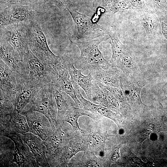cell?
<instances>
[{"label": "cell", "instance_id": "d6986e66", "mask_svg": "<svg viewBox=\"0 0 167 167\" xmlns=\"http://www.w3.org/2000/svg\"><path fill=\"white\" fill-rule=\"evenodd\" d=\"M89 112L84 109L76 108L73 106L67 113L63 118L65 121L69 123L75 130H80L78 120L79 117L82 115H88Z\"/></svg>", "mask_w": 167, "mask_h": 167}, {"label": "cell", "instance_id": "8fae6325", "mask_svg": "<svg viewBox=\"0 0 167 167\" xmlns=\"http://www.w3.org/2000/svg\"><path fill=\"white\" fill-rule=\"evenodd\" d=\"M52 83L55 87L68 95L76 105H80L81 103L76 95L68 70L61 61L53 66Z\"/></svg>", "mask_w": 167, "mask_h": 167}, {"label": "cell", "instance_id": "2e32d148", "mask_svg": "<svg viewBox=\"0 0 167 167\" xmlns=\"http://www.w3.org/2000/svg\"><path fill=\"white\" fill-rule=\"evenodd\" d=\"M40 88L32 89L27 87L24 84L16 95L14 104L15 109L21 113L26 106L32 101Z\"/></svg>", "mask_w": 167, "mask_h": 167}, {"label": "cell", "instance_id": "d4e9b609", "mask_svg": "<svg viewBox=\"0 0 167 167\" xmlns=\"http://www.w3.org/2000/svg\"><path fill=\"white\" fill-rule=\"evenodd\" d=\"M130 6L133 8L142 9L145 6L143 0H130Z\"/></svg>", "mask_w": 167, "mask_h": 167}, {"label": "cell", "instance_id": "83f0119b", "mask_svg": "<svg viewBox=\"0 0 167 167\" xmlns=\"http://www.w3.org/2000/svg\"><path fill=\"white\" fill-rule=\"evenodd\" d=\"M161 31L167 40V25L164 23H161Z\"/></svg>", "mask_w": 167, "mask_h": 167}, {"label": "cell", "instance_id": "603a6c76", "mask_svg": "<svg viewBox=\"0 0 167 167\" xmlns=\"http://www.w3.org/2000/svg\"><path fill=\"white\" fill-rule=\"evenodd\" d=\"M130 7L129 2L126 0L116 1L112 5L110 10L113 12L128 8Z\"/></svg>", "mask_w": 167, "mask_h": 167}, {"label": "cell", "instance_id": "4fadbf2b", "mask_svg": "<svg viewBox=\"0 0 167 167\" xmlns=\"http://www.w3.org/2000/svg\"><path fill=\"white\" fill-rule=\"evenodd\" d=\"M117 68L112 66L107 69L92 67L88 71L92 76L93 81L105 86L120 88V78L121 74Z\"/></svg>", "mask_w": 167, "mask_h": 167}, {"label": "cell", "instance_id": "277c9868", "mask_svg": "<svg viewBox=\"0 0 167 167\" xmlns=\"http://www.w3.org/2000/svg\"><path fill=\"white\" fill-rule=\"evenodd\" d=\"M54 87V84L51 83L41 87L32 101L21 112L36 111L43 114L49 120L55 131L58 125V110L53 94Z\"/></svg>", "mask_w": 167, "mask_h": 167}, {"label": "cell", "instance_id": "7c38bea8", "mask_svg": "<svg viewBox=\"0 0 167 167\" xmlns=\"http://www.w3.org/2000/svg\"><path fill=\"white\" fill-rule=\"evenodd\" d=\"M20 135L22 139L28 147L36 160L37 166H49L44 141L31 132Z\"/></svg>", "mask_w": 167, "mask_h": 167}, {"label": "cell", "instance_id": "484cf974", "mask_svg": "<svg viewBox=\"0 0 167 167\" xmlns=\"http://www.w3.org/2000/svg\"><path fill=\"white\" fill-rule=\"evenodd\" d=\"M154 2L156 6L163 12L167 10V2L166 0H154Z\"/></svg>", "mask_w": 167, "mask_h": 167}, {"label": "cell", "instance_id": "4316f807", "mask_svg": "<svg viewBox=\"0 0 167 167\" xmlns=\"http://www.w3.org/2000/svg\"><path fill=\"white\" fill-rule=\"evenodd\" d=\"M120 146L117 147L114 149L112 156V160L113 161H116L119 157V150Z\"/></svg>", "mask_w": 167, "mask_h": 167}, {"label": "cell", "instance_id": "cb8c5ba5", "mask_svg": "<svg viewBox=\"0 0 167 167\" xmlns=\"http://www.w3.org/2000/svg\"><path fill=\"white\" fill-rule=\"evenodd\" d=\"M24 0H0V9L10 5L21 3Z\"/></svg>", "mask_w": 167, "mask_h": 167}, {"label": "cell", "instance_id": "3957f363", "mask_svg": "<svg viewBox=\"0 0 167 167\" xmlns=\"http://www.w3.org/2000/svg\"><path fill=\"white\" fill-rule=\"evenodd\" d=\"M28 49L44 64L54 66L60 62V56L55 55L50 49L46 36L37 20L26 23Z\"/></svg>", "mask_w": 167, "mask_h": 167}, {"label": "cell", "instance_id": "5bb4252c", "mask_svg": "<svg viewBox=\"0 0 167 167\" xmlns=\"http://www.w3.org/2000/svg\"><path fill=\"white\" fill-rule=\"evenodd\" d=\"M0 41V60L13 71L20 74V68L22 59L19 54L8 43Z\"/></svg>", "mask_w": 167, "mask_h": 167}, {"label": "cell", "instance_id": "ba28073f", "mask_svg": "<svg viewBox=\"0 0 167 167\" xmlns=\"http://www.w3.org/2000/svg\"><path fill=\"white\" fill-rule=\"evenodd\" d=\"M0 68V90L14 105L16 95L23 87L24 80L21 74L13 71L1 60Z\"/></svg>", "mask_w": 167, "mask_h": 167}, {"label": "cell", "instance_id": "8992f818", "mask_svg": "<svg viewBox=\"0 0 167 167\" xmlns=\"http://www.w3.org/2000/svg\"><path fill=\"white\" fill-rule=\"evenodd\" d=\"M71 16L74 28L69 33V38L94 39L104 35L105 28L98 24L93 22L91 18L77 11L72 8L67 10Z\"/></svg>", "mask_w": 167, "mask_h": 167}, {"label": "cell", "instance_id": "6da1fadb", "mask_svg": "<svg viewBox=\"0 0 167 167\" xmlns=\"http://www.w3.org/2000/svg\"><path fill=\"white\" fill-rule=\"evenodd\" d=\"M53 66L44 64L28 49L22 60L20 68L25 85L36 89L52 83Z\"/></svg>", "mask_w": 167, "mask_h": 167}, {"label": "cell", "instance_id": "30bf717a", "mask_svg": "<svg viewBox=\"0 0 167 167\" xmlns=\"http://www.w3.org/2000/svg\"><path fill=\"white\" fill-rule=\"evenodd\" d=\"M26 116L30 131L45 141L54 132L48 118L43 114L36 111L21 112Z\"/></svg>", "mask_w": 167, "mask_h": 167}, {"label": "cell", "instance_id": "7a4b0ae2", "mask_svg": "<svg viewBox=\"0 0 167 167\" xmlns=\"http://www.w3.org/2000/svg\"><path fill=\"white\" fill-rule=\"evenodd\" d=\"M104 35L94 39L69 38L79 48L80 55L74 63L79 66L81 71H88L92 67L107 69L112 66L105 59L99 49V44L106 40Z\"/></svg>", "mask_w": 167, "mask_h": 167}, {"label": "cell", "instance_id": "44dd1931", "mask_svg": "<svg viewBox=\"0 0 167 167\" xmlns=\"http://www.w3.org/2000/svg\"><path fill=\"white\" fill-rule=\"evenodd\" d=\"M83 150V148L79 144L69 147L66 149L63 157V160L64 161H68L76 153Z\"/></svg>", "mask_w": 167, "mask_h": 167}, {"label": "cell", "instance_id": "7402d4cb", "mask_svg": "<svg viewBox=\"0 0 167 167\" xmlns=\"http://www.w3.org/2000/svg\"><path fill=\"white\" fill-rule=\"evenodd\" d=\"M142 24L144 27L148 36L149 37L152 35L154 28V23L150 17L144 18L142 20Z\"/></svg>", "mask_w": 167, "mask_h": 167}, {"label": "cell", "instance_id": "e0dca14e", "mask_svg": "<svg viewBox=\"0 0 167 167\" xmlns=\"http://www.w3.org/2000/svg\"><path fill=\"white\" fill-rule=\"evenodd\" d=\"M105 33L108 34L110 38L112 54L110 63L112 64L121 58L128 50L119 40L114 29L105 28Z\"/></svg>", "mask_w": 167, "mask_h": 167}, {"label": "cell", "instance_id": "5b68a950", "mask_svg": "<svg viewBox=\"0 0 167 167\" xmlns=\"http://www.w3.org/2000/svg\"><path fill=\"white\" fill-rule=\"evenodd\" d=\"M44 8L36 4L23 2L0 9V24L3 26L37 20L39 10Z\"/></svg>", "mask_w": 167, "mask_h": 167}, {"label": "cell", "instance_id": "52a82bcc", "mask_svg": "<svg viewBox=\"0 0 167 167\" xmlns=\"http://www.w3.org/2000/svg\"><path fill=\"white\" fill-rule=\"evenodd\" d=\"M0 40L11 45L18 53L22 60L28 49L26 23L0 26Z\"/></svg>", "mask_w": 167, "mask_h": 167}, {"label": "cell", "instance_id": "9a60e30c", "mask_svg": "<svg viewBox=\"0 0 167 167\" xmlns=\"http://www.w3.org/2000/svg\"><path fill=\"white\" fill-rule=\"evenodd\" d=\"M2 118H9L6 123L7 129L3 133L16 132L24 134L29 132L30 130L26 116L15 109Z\"/></svg>", "mask_w": 167, "mask_h": 167}, {"label": "cell", "instance_id": "ffe728a7", "mask_svg": "<svg viewBox=\"0 0 167 167\" xmlns=\"http://www.w3.org/2000/svg\"><path fill=\"white\" fill-rule=\"evenodd\" d=\"M30 3L44 6L54 5L60 10L64 11L73 7L74 4L70 0H24Z\"/></svg>", "mask_w": 167, "mask_h": 167}, {"label": "cell", "instance_id": "9c48e42d", "mask_svg": "<svg viewBox=\"0 0 167 167\" xmlns=\"http://www.w3.org/2000/svg\"><path fill=\"white\" fill-rule=\"evenodd\" d=\"M60 61L66 67L70 75L72 84L77 85L85 92L89 100L90 101L92 96V87L93 79L89 73L84 75L80 70L76 68L74 64V59L72 55L65 53L60 56Z\"/></svg>", "mask_w": 167, "mask_h": 167}, {"label": "cell", "instance_id": "ac0fdd59", "mask_svg": "<svg viewBox=\"0 0 167 167\" xmlns=\"http://www.w3.org/2000/svg\"><path fill=\"white\" fill-rule=\"evenodd\" d=\"M53 94L57 108V117L59 116L63 118L73 107L70 105L67 100L68 98L70 96L64 92L55 87L54 85Z\"/></svg>", "mask_w": 167, "mask_h": 167}]
</instances>
